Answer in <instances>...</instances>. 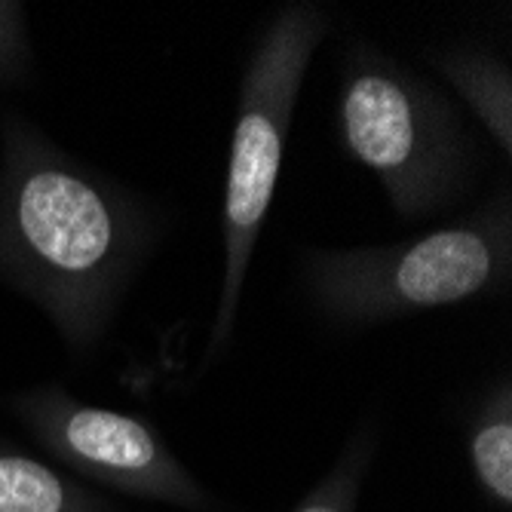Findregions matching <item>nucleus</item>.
<instances>
[{"instance_id":"obj_7","label":"nucleus","mask_w":512,"mask_h":512,"mask_svg":"<svg viewBox=\"0 0 512 512\" xmlns=\"http://www.w3.org/2000/svg\"><path fill=\"white\" fill-rule=\"evenodd\" d=\"M0 512H117L96 491L19 448L0 445Z\"/></svg>"},{"instance_id":"obj_10","label":"nucleus","mask_w":512,"mask_h":512,"mask_svg":"<svg viewBox=\"0 0 512 512\" xmlns=\"http://www.w3.org/2000/svg\"><path fill=\"white\" fill-rule=\"evenodd\" d=\"M28 65L25 13L19 4L0 0V83L19 77Z\"/></svg>"},{"instance_id":"obj_4","label":"nucleus","mask_w":512,"mask_h":512,"mask_svg":"<svg viewBox=\"0 0 512 512\" xmlns=\"http://www.w3.org/2000/svg\"><path fill=\"white\" fill-rule=\"evenodd\" d=\"M329 25V10L313 4H289L270 19L246 65L224 181V267L218 313L206 347L209 359L221 356L230 335H234L252 252L273 203L279 163H283L301 83L316 46L329 34Z\"/></svg>"},{"instance_id":"obj_5","label":"nucleus","mask_w":512,"mask_h":512,"mask_svg":"<svg viewBox=\"0 0 512 512\" xmlns=\"http://www.w3.org/2000/svg\"><path fill=\"white\" fill-rule=\"evenodd\" d=\"M10 411L59 463L120 494L184 512H218L215 497L184 470L160 433L132 414L37 387L10 399Z\"/></svg>"},{"instance_id":"obj_8","label":"nucleus","mask_w":512,"mask_h":512,"mask_svg":"<svg viewBox=\"0 0 512 512\" xmlns=\"http://www.w3.org/2000/svg\"><path fill=\"white\" fill-rule=\"evenodd\" d=\"M467 457L485 497L500 509L512 506V387L500 381L473 417Z\"/></svg>"},{"instance_id":"obj_1","label":"nucleus","mask_w":512,"mask_h":512,"mask_svg":"<svg viewBox=\"0 0 512 512\" xmlns=\"http://www.w3.org/2000/svg\"><path fill=\"white\" fill-rule=\"evenodd\" d=\"M157 224L123 184L65 154L34 123L0 126V283L46 313L74 356L108 335Z\"/></svg>"},{"instance_id":"obj_2","label":"nucleus","mask_w":512,"mask_h":512,"mask_svg":"<svg viewBox=\"0 0 512 512\" xmlns=\"http://www.w3.org/2000/svg\"><path fill=\"white\" fill-rule=\"evenodd\" d=\"M509 276V194L408 243L322 249L301 258V283L310 304L347 329L494 295L509 286Z\"/></svg>"},{"instance_id":"obj_9","label":"nucleus","mask_w":512,"mask_h":512,"mask_svg":"<svg viewBox=\"0 0 512 512\" xmlns=\"http://www.w3.org/2000/svg\"><path fill=\"white\" fill-rule=\"evenodd\" d=\"M371 460H375V430L362 427L338 457L332 473L295 506V512H356Z\"/></svg>"},{"instance_id":"obj_6","label":"nucleus","mask_w":512,"mask_h":512,"mask_svg":"<svg viewBox=\"0 0 512 512\" xmlns=\"http://www.w3.org/2000/svg\"><path fill=\"white\" fill-rule=\"evenodd\" d=\"M433 68L448 80V86L463 99L488 135L500 145L503 157H512V74L509 65L491 53L457 46L436 53Z\"/></svg>"},{"instance_id":"obj_3","label":"nucleus","mask_w":512,"mask_h":512,"mask_svg":"<svg viewBox=\"0 0 512 512\" xmlns=\"http://www.w3.org/2000/svg\"><path fill=\"white\" fill-rule=\"evenodd\" d=\"M338 138L408 221L451 206L479 166V148L445 92L368 43L344 56Z\"/></svg>"}]
</instances>
